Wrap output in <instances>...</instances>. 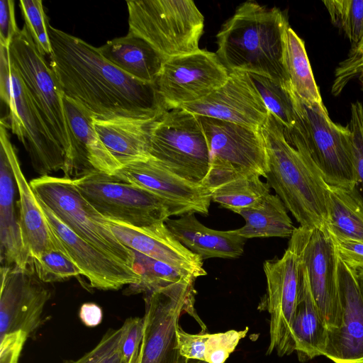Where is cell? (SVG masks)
<instances>
[{
  "instance_id": "cell-40",
  "label": "cell",
  "mask_w": 363,
  "mask_h": 363,
  "mask_svg": "<svg viewBox=\"0 0 363 363\" xmlns=\"http://www.w3.org/2000/svg\"><path fill=\"white\" fill-rule=\"evenodd\" d=\"M363 72V38L356 45H352L345 60L339 63L335 71L331 91L334 96L339 95L347 84Z\"/></svg>"
},
{
  "instance_id": "cell-1",
  "label": "cell",
  "mask_w": 363,
  "mask_h": 363,
  "mask_svg": "<svg viewBox=\"0 0 363 363\" xmlns=\"http://www.w3.org/2000/svg\"><path fill=\"white\" fill-rule=\"evenodd\" d=\"M50 67L64 96L95 119L157 120L169 111L156 83L138 80L81 38L48 24Z\"/></svg>"
},
{
  "instance_id": "cell-45",
  "label": "cell",
  "mask_w": 363,
  "mask_h": 363,
  "mask_svg": "<svg viewBox=\"0 0 363 363\" xmlns=\"http://www.w3.org/2000/svg\"><path fill=\"white\" fill-rule=\"evenodd\" d=\"M0 96L8 106L9 114L14 112L11 61L8 47L0 45Z\"/></svg>"
},
{
  "instance_id": "cell-38",
  "label": "cell",
  "mask_w": 363,
  "mask_h": 363,
  "mask_svg": "<svg viewBox=\"0 0 363 363\" xmlns=\"http://www.w3.org/2000/svg\"><path fill=\"white\" fill-rule=\"evenodd\" d=\"M350 110L348 126L355 174L354 189L363 201V104L356 101L351 104Z\"/></svg>"
},
{
  "instance_id": "cell-44",
  "label": "cell",
  "mask_w": 363,
  "mask_h": 363,
  "mask_svg": "<svg viewBox=\"0 0 363 363\" xmlns=\"http://www.w3.org/2000/svg\"><path fill=\"white\" fill-rule=\"evenodd\" d=\"M330 234L340 259L355 272L363 269V242Z\"/></svg>"
},
{
  "instance_id": "cell-36",
  "label": "cell",
  "mask_w": 363,
  "mask_h": 363,
  "mask_svg": "<svg viewBox=\"0 0 363 363\" xmlns=\"http://www.w3.org/2000/svg\"><path fill=\"white\" fill-rule=\"evenodd\" d=\"M334 25L345 33L352 45L363 38V0L323 1Z\"/></svg>"
},
{
  "instance_id": "cell-42",
  "label": "cell",
  "mask_w": 363,
  "mask_h": 363,
  "mask_svg": "<svg viewBox=\"0 0 363 363\" xmlns=\"http://www.w3.org/2000/svg\"><path fill=\"white\" fill-rule=\"evenodd\" d=\"M123 333V326L116 330H108L91 351L77 360H67L65 363H99L118 348Z\"/></svg>"
},
{
  "instance_id": "cell-51",
  "label": "cell",
  "mask_w": 363,
  "mask_h": 363,
  "mask_svg": "<svg viewBox=\"0 0 363 363\" xmlns=\"http://www.w3.org/2000/svg\"><path fill=\"white\" fill-rule=\"evenodd\" d=\"M129 363H140V350L134 353Z\"/></svg>"
},
{
  "instance_id": "cell-14",
  "label": "cell",
  "mask_w": 363,
  "mask_h": 363,
  "mask_svg": "<svg viewBox=\"0 0 363 363\" xmlns=\"http://www.w3.org/2000/svg\"><path fill=\"white\" fill-rule=\"evenodd\" d=\"M11 72L14 112L9 115V128L23 145L35 172L47 176L60 170L64 172V149L51 133L12 63Z\"/></svg>"
},
{
  "instance_id": "cell-8",
  "label": "cell",
  "mask_w": 363,
  "mask_h": 363,
  "mask_svg": "<svg viewBox=\"0 0 363 363\" xmlns=\"http://www.w3.org/2000/svg\"><path fill=\"white\" fill-rule=\"evenodd\" d=\"M199 117L211 155L210 168L203 185L211 191L243 176L258 174L266 177L268 160L260 130Z\"/></svg>"
},
{
  "instance_id": "cell-24",
  "label": "cell",
  "mask_w": 363,
  "mask_h": 363,
  "mask_svg": "<svg viewBox=\"0 0 363 363\" xmlns=\"http://www.w3.org/2000/svg\"><path fill=\"white\" fill-rule=\"evenodd\" d=\"M165 225L174 237L188 250L203 259L209 258H237L244 251L246 239L235 230H218L200 223L195 213L167 219Z\"/></svg>"
},
{
  "instance_id": "cell-53",
  "label": "cell",
  "mask_w": 363,
  "mask_h": 363,
  "mask_svg": "<svg viewBox=\"0 0 363 363\" xmlns=\"http://www.w3.org/2000/svg\"><path fill=\"white\" fill-rule=\"evenodd\" d=\"M358 78L360 82L362 89L363 90V72L360 74V75L358 77Z\"/></svg>"
},
{
  "instance_id": "cell-52",
  "label": "cell",
  "mask_w": 363,
  "mask_h": 363,
  "mask_svg": "<svg viewBox=\"0 0 363 363\" xmlns=\"http://www.w3.org/2000/svg\"><path fill=\"white\" fill-rule=\"evenodd\" d=\"M186 363H208L201 360L189 359Z\"/></svg>"
},
{
  "instance_id": "cell-34",
  "label": "cell",
  "mask_w": 363,
  "mask_h": 363,
  "mask_svg": "<svg viewBox=\"0 0 363 363\" xmlns=\"http://www.w3.org/2000/svg\"><path fill=\"white\" fill-rule=\"evenodd\" d=\"M135 252L134 269L140 274L138 284L129 285L127 294L149 293L159 288L177 282L189 272L158 261L138 252ZM193 277V276H192Z\"/></svg>"
},
{
  "instance_id": "cell-10",
  "label": "cell",
  "mask_w": 363,
  "mask_h": 363,
  "mask_svg": "<svg viewBox=\"0 0 363 363\" xmlns=\"http://www.w3.org/2000/svg\"><path fill=\"white\" fill-rule=\"evenodd\" d=\"M11 63L18 70L51 133L66 155L64 177L69 178L72 146L65 116L63 94L57 78L37 49L24 25L9 47Z\"/></svg>"
},
{
  "instance_id": "cell-21",
  "label": "cell",
  "mask_w": 363,
  "mask_h": 363,
  "mask_svg": "<svg viewBox=\"0 0 363 363\" xmlns=\"http://www.w3.org/2000/svg\"><path fill=\"white\" fill-rule=\"evenodd\" d=\"M106 220L116 238L133 251L186 271L196 279L206 275L203 259L184 247L164 223L138 228L106 218Z\"/></svg>"
},
{
  "instance_id": "cell-29",
  "label": "cell",
  "mask_w": 363,
  "mask_h": 363,
  "mask_svg": "<svg viewBox=\"0 0 363 363\" xmlns=\"http://www.w3.org/2000/svg\"><path fill=\"white\" fill-rule=\"evenodd\" d=\"M286 208L276 194L268 195L258 205L238 211L245 225L235 231L245 239L255 238H291L296 228Z\"/></svg>"
},
{
  "instance_id": "cell-48",
  "label": "cell",
  "mask_w": 363,
  "mask_h": 363,
  "mask_svg": "<svg viewBox=\"0 0 363 363\" xmlns=\"http://www.w3.org/2000/svg\"><path fill=\"white\" fill-rule=\"evenodd\" d=\"M79 318L85 325L95 327L102 321V310L96 303H85L80 308Z\"/></svg>"
},
{
  "instance_id": "cell-41",
  "label": "cell",
  "mask_w": 363,
  "mask_h": 363,
  "mask_svg": "<svg viewBox=\"0 0 363 363\" xmlns=\"http://www.w3.org/2000/svg\"><path fill=\"white\" fill-rule=\"evenodd\" d=\"M210 334L201 332L189 334L179 325L176 330L177 349L182 357L186 359L205 361L206 342Z\"/></svg>"
},
{
  "instance_id": "cell-6",
  "label": "cell",
  "mask_w": 363,
  "mask_h": 363,
  "mask_svg": "<svg viewBox=\"0 0 363 363\" xmlns=\"http://www.w3.org/2000/svg\"><path fill=\"white\" fill-rule=\"evenodd\" d=\"M29 183L36 197L72 232L134 269V251L116 238L106 218L84 198L72 179L40 176Z\"/></svg>"
},
{
  "instance_id": "cell-28",
  "label": "cell",
  "mask_w": 363,
  "mask_h": 363,
  "mask_svg": "<svg viewBox=\"0 0 363 363\" xmlns=\"http://www.w3.org/2000/svg\"><path fill=\"white\" fill-rule=\"evenodd\" d=\"M98 48L113 65L148 83H156L166 60L148 43L130 33L108 40Z\"/></svg>"
},
{
  "instance_id": "cell-43",
  "label": "cell",
  "mask_w": 363,
  "mask_h": 363,
  "mask_svg": "<svg viewBox=\"0 0 363 363\" xmlns=\"http://www.w3.org/2000/svg\"><path fill=\"white\" fill-rule=\"evenodd\" d=\"M123 333L120 344V349L126 362L129 363L133 355L140 350L143 337V318H129L123 325Z\"/></svg>"
},
{
  "instance_id": "cell-7",
  "label": "cell",
  "mask_w": 363,
  "mask_h": 363,
  "mask_svg": "<svg viewBox=\"0 0 363 363\" xmlns=\"http://www.w3.org/2000/svg\"><path fill=\"white\" fill-rule=\"evenodd\" d=\"M149 154L176 175L202 184L211 155L199 116L182 108L167 111L153 125Z\"/></svg>"
},
{
  "instance_id": "cell-19",
  "label": "cell",
  "mask_w": 363,
  "mask_h": 363,
  "mask_svg": "<svg viewBox=\"0 0 363 363\" xmlns=\"http://www.w3.org/2000/svg\"><path fill=\"white\" fill-rule=\"evenodd\" d=\"M37 199L51 230L91 287L101 290H118L125 285L135 284L140 281V276L134 269L79 237L46 205Z\"/></svg>"
},
{
  "instance_id": "cell-20",
  "label": "cell",
  "mask_w": 363,
  "mask_h": 363,
  "mask_svg": "<svg viewBox=\"0 0 363 363\" xmlns=\"http://www.w3.org/2000/svg\"><path fill=\"white\" fill-rule=\"evenodd\" d=\"M337 275L341 318L328 330L324 356L334 363H363V298L356 272L338 256Z\"/></svg>"
},
{
  "instance_id": "cell-47",
  "label": "cell",
  "mask_w": 363,
  "mask_h": 363,
  "mask_svg": "<svg viewBox=\"0 0 363 363\" xmlns=\"http://www.w3.org/2000/svg\"><path fill=\"white\" fill-rule=\"evenodd\" d=\"M28 335L23 331L9 333L0 338V363H18Z\"/></svg>"
},
{
  "instance_id": "cell-46",
  "label": "cell",
  "mask_w": 363,
  "mask_h": 363,
  "mask_svg": "<svg viewBox=\"0 0 363 363\" xmlns=\"http://www.w3.org/2000/svg\"><path fill=\"white\" fill-rule=\"evenodd\" d=\"M21 29L18 28L14 1L1 0L0 1V45L9 47L13 38Z\"/></svg>"
},
{
  "instance_id": "cell-9",
  "label": "cell",
  "mask_w": 363,
  "mask_h": 363,
  "mask_svg": "<svg viewBox=\"0 0 363 363\" xmlns=\"http://www.w3.org/2000/svg\"><path fill=\"white\" fill-rule=\"evenodd\" d=\"M195 279L186 276L146 294L140 363H186L189 360L179 352L176 330L184 313L197 317L194 308Z\"/></svg>"
},
{
  "instance_id": "cell-32",
  "label": "cell",
  "mask_w": 363,
  "mask_h": 363,
  "mask_svg": "<svg viewBox=\"0 0 363 363\" xmlns=\"http://www.w3.org/2000/svg\"><path fill=\"white\" fill-rule=\"evenodd\" d=\"M258 174L236 178L211 191V201L234 213L255 206L270 194V186Z\"/></svg>"
},
{
  "instance_id": "cell-13",
  "label": "cell",
  "mask_w": 363,
  "mask_h": 363,
  "mask_svg": "<svg viewBox=\"0 0 363 363\" xmlns=\"http://www.w3.org/2000/svg\"><path fill=\"white\" fill-rule=\"evenodd\" d=\"M216 53L198 50L165 60L156 85L169 110L209 95L228 79Z\"/></svg>"
},
{
  "instance_id": "cell-25",
  "label": "cell",
  "mask_w": 363,
  "mask_h": 363,
  "mask_svg": "<svg viewBox=\"0 0 363 363\" xmlns=\"http://www.w3.org/2000/svg\"><path fill=\"white\" fill-rule=\"evenodd\" d=\"M14 177L8 155L0 147V247L1 266L26 269L33 266L25 248L14 206Z\"/></svg>"
},
{
  "instance_id": "cell-4",
  "label": "cell",
  "mask_w": 363,
  "mask_h": 363,
  "mask_svg": "<svg viewBox=\"0 0 363 363\" xmlns=\"http://www.w3.org/2000/svg\"><path fill=\"white\" fill-rule=\"evenodd\" d=\"M294 99L296 123L292 130H284L287 141L311 160L327 185L354 188L349 126L334 123L324 104L306 103L294 93Z\"/></svg>"
},
{
  "instance_id": "cell-22",
  "label": "cell",
  "mask_w": 363,
  "mask_h": 363,
  "mask_svg": "<svg viewBox=\"0 0 363 363\" xmlns=\"http://www.w3.org/2000/svg\"><path fill=\"white\" fill-rule=\"evenodd\" d=\"M9 125L4 118L0 123V144L9 159L19 199V224L22 240L31 259L50 249L62 246L51 230L40 203L26 180L7 131Z\"/></svg>"
},
{
  "instance_id": "cell-2",
  "label": "cell",
  "mask_w": 363,
  "mask_h": 363,
  "mask_svg": "<svg viewBox=\"0 0 363 363\" xmlns=\"http://www.w3.org/2000/svg\"><path fill=\"white\" fill-rule=\"evenodd\" d=\"M289 26L278 8L245 2L218 33L216 53L229 72L256 74L289 84L284 65Z\"/></svg>"
},
{
  "instance_id": "cell-16",
  "label": "cell",
  "mask_w": 363,
  "mask_h": 363,
  "mask_svg": "<svg viewBox=\"0 0 363 363\" xmlns=\"http://www.w3.org/2000/svg\"><path fill=\"white\" fill-rule=\"evenodd\" d=\"M113 175L164 200L172 216L208 214L211 191L202 184L176 175L152 157L123 165Z\"/></svg>"
},
{
  "instance_id": "cell-17",
  "label": "cell",
  "mask_w": 363,
  "mask_h": 363,
  "mask_svg": "<svg viewBox=\"0 0 363 363\" xmlns=\"http://www.w3.org/2000/svg\"><path fill=\"white\" fill-rule=\"evenodd\" d=\"M182 108L213 118L259 130L269 111L248 73L229 72L227 81L207 96Z\"/></svg>"
},
{
  "instance_id": "cell-35",
  "label": "cell",
  "mask_w": 363,
  "mask_h": 363,
  "mask_svg": "<svg viewBox=\"0 0 363 363\" xmlns=\"http://www.w3.org/2000/svg\"><path fill=\"white\" fill-rule=\"evenodd\" d=\"M32 263L36 275L44 283L60 281L82 275L63 245L33 258Z\"/></svg>"
},
{
  "instance_id": "cell-39",
  "label": "cell",
  "mask_w": 363,
  "mask_h": 363,
  "mask_svg": "<svg viewBox=\"0 0 363 363\" xmlns=\"http://www.w3.org/2000/svg\"><path fill=\"white\" fill-rule=\"evenodd\" d=\"M247 331L248 328H245L242 330H230L210 334L206 342L205 361L208 363H225Z\"/></svg>"
},
{
  "instance_id": "cell-50",
  "label": "cell",
  "mask_w": 363,
  "mask_h": 363,
  "mask_svg": "<svg viewBox=\"0 0 363 363\" xmlns=\"http://www.w3.org/2000/svg\"><path fill=\"white\" fill-rule=\"evenodd\" d=\"M356 274L359 290L363 298V269L357 271Z\"/></svg>"
},
{
  "instance_id": "cell-18",
  "label": "cell",
  "mask_w": 363,
  "mask_h": 363,
  "mask_svg": "<svg viewBox=\"0 0 363 363\" xmlns=\"http://www.w3.org/2000/svg\"><path fill=\"white\" fill-rule=\"evenodd\" d=\"M310 289L328 330L338 328L341 318L338 254L327 225L311 230L301 251Z\"/></svg>"
},
{
  "instance_id": "cell-5",
  "label": "cell",
  "mask_w": 363,
  "mask_h": 363,
  "mask_svg": "<svg viewBox=\"0 0 363 363\" xmlns=\"http://www.w3.org/2000/svg\"><path fill=\"white\" fill-rule=\"evenodd\" d=\"M128 33L148 43L164 59L199 48L204 18L191 0H130Z\"/></svg>"
},
{
  "instance_id": "cell-37",
  "label": "cell",
  "mask_w": 363,
  "mask_h": 363,
  "mask_svg": "<svg viewBox=\"0 0 363 363\" xmlns=\"http://www.w3.org/2000/svg\"><path fill=\"white\" fill-rule=\"evenodd\" d=\"M19 7L31 38L43 55L52 53V46L48 33V21L40 0H21Z\"/></svg>"
},
{
  "instance_id": "cell-26",
  "label": "cell",
  "mask_w": 363,
  "mask_h": 363,
  "mask_svg": "<svg viewBox=\"0 0 363 363\" xmlns=\"http://www.w3.org/2000/svg\"><path fill=\"white\" fill-rule=\"evenodd\" d=\"M328 328L313 297L306 269L301 260L298 302L291 336L299 361L324 355Z\"/></svg>"
},
{
  "instance_id": "cell-30",
  "label": "cell",
  "mask_w": 363,
  "mask_h": 363,
  "mask_svg": "<svg viewBox=\"0 0 363 363\" xmlns=\"http://www.w3.org/2000/svg\"><path fill=\"white\" fill-rule=\"evenodd\" d=\"M329 231L363 242V201L357 190L328 185Z\"/></svg>"
},
{
  "instance_id": "cell-27",
  "label": "cell",
  "mask_w": 363,
  "mask_h": 363,
  "mask_svg": "<svg viewBox=\"0 0 363 363\" xmlns=\"http://www.w3.org/2000/svg\"><path fill=\"white\" fill-rule=\"evenodd\" d=\"M157 120L94 118L93 123L104 145L123 166L151 157L150 139Z\"/></svg>"
},
{
  "instance_id": "cell-3",
  "label": "cell",
  "mask_w": 363,
  "mask_h": 363,
  "mask_svg": "<svg viewBox=\"0 0 363 363\" xmlns=\"http://www.w3.org/2000/svg\"><path fill=\"white\" fill-rule=\"evenodd\" d=\"M259 130L267 155V183L300 226H325L328 185L314 165L287 141L284 126L270 113Z\"/></svg>"
},
{
  "instance_id": "cell-49",
  "label": "cell",
  "mask_w": 363,
  "mask_h": 363,
  "mask_svg": "<svg viewBox=\"0 0 363 363\" xmlns=\"http://www.w3.org/2000/svg\"><path fill=\"white\" fill-rule=\"evenodd\" d=\"M99 363H126L121 351L120 345L116 351L101 360Z\"/></svg>"
},
{
  "instance_id": "cell-15",
  "label": "cell",
  "mask_w": 363,
  "mask_h": 363,
  "mask_svg": "<svg viewBox=\"0 0 363 363\" xmlns=\"http://www.w3.org/2000/svg\"><path fill=\"white\" fill-rule=\"evenodd\" d=\"M1 281L0 338L20 330L29 337L41 323L50 290L33 266L26 269L1 266Z\"/></svg>"
},
{
  "instance_id": "cell-11",
  "label": "cell",
  "mask_w": 363,
  "mask_h": 363,
  "mask_svg": "<svg viewBox=\"0 0 363 363\" xmlns=\"http://www.w3.org/2000/svg\"><path fill=\"white\" fill-rule=\"evenodd\" d=\"M72 181L84 198L106 218L143 228L164 223L172 216L164 200L114 175L92 172Z\"/></svg>"
},
{
  "instance_id": "cell-31",
  "label": "cell",
  "mask_w": 363,
  "mask_h": 363,
  "mask_svg": "<svg viewBox=\"0 0 363 363\" xmlns=\"http://www.w3.org/2000/svg\"><path fill=\"white\" fill-rule=\"evenodd\" d=\"M284 65L291 88L301 101L308 104H324L304 41L290 26L285 34Z\"/></svg>"
},
{
  "instance_id": "cell-23",
  "label": "cell",
  "mask_w": 363,
  "mask_h": 363,
  "mask_svg": "<svg viewBox=\"0 0 363 363\" xmlns=\"http://www.w3.org/2000/svg\"><path fill=\"white\" fill-rule=\"evenodd\" d=\"M63 104L72 146L69 179L92 172L113 175L123 165L102 143L94 126V117L64 95Z\"/></svg>"
},
{
  "instance_id": "cell-12",
  "label": "cell",
  "mask_w": 363,
  "mask_h": 363,
  "mask_svg": "<svg viewBox=\"0 0 363 363\" xmlns=\"http://www.w3.org/2000/svg\"><path fill=\"white\" fill-rule=\"evenodd\" d=\"M311 230L296 228L283 256L265 260L263 264L270 315L267 354L275 351L283 357L295 351L291 325L298 297L301 251Z\"/></svg>"
},
{
  "instance_id": "cell-33",
  "label": "cell",
  "mask_w": 363,
  "mask_h": 363,
  "mask_svg": "<svg viewBox=\"0 0 363 363\" xmlns=\"http://www.w3.org/2000/svg\"><path fill=\"white\" fill-rule=\"evenodd\" d=\"M267 109L284 126L292 130L296 123L294 93L290 84H284L269 77L249 74Z\"/></svg>"
}]
</instances>
